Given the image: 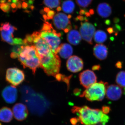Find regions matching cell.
Returning a JSON list of instances; mask_svg holds the SVG:
<instances>
[{
	"label": "cell",
	"mask_w": 125,
	"mask_h": 125,
	"mask_svg": "<svg viewBox=\"0 0 125 125\" xmlns=\"http://www.w3.org/2000/svg\"><path fill=\"white\" fill-rule=\"evenodd\" d=\"M108 49L105 45L101 44H97L94 47V55L100 60H104L107 57Z\"/></svg>",
	"instance_id": "cell-15"
},
{
	"label": "cell",
	"mask_w": 125,
	"mask_h": 125,
	"mask_svg": "<svg viewBox=\"0 0 125 125\" xmlns=\"http://www.w3.org/2000/svg\"><path fill=\"white\" fill-rule=\"evenodd\" d=\"M6 79L13 86L21 84L25 79V74L22 71L17 68H10L6 71Z\"/></svg>",
	"instance_id": "cell-6"
},
{
	"label": "cell",
	"mask_w": 125,
	"mask_h": 125,
	"mask_svg": "<svg viewBox=\"0 0 125 125\" xmlns=\"http://www.w3.org/2000/svg\"><path fill=\"white\" fill-rule=\"evenodd\" d=\"M102 111L104 114H107L110 111V108L108 107L104 106L103 107Z\"/></svg>",
	"instance_id": "cell-29"
},
{
	"label": "cell",
	"mask_w": 125,
	"mask_h": 125,
	"mask_svg": "<svg viewBox=\"0 0 125 125\" xmlns=\"http://www.w3.org/2000/svg\"><path fill=\"white\" fill-rule=\"evenodd\" d=\"M114 21L115 23L118 22L119 21V19L117 18H114Z\"/></svg>",
	"instance_id": "cell-44"
},
{
	"label": "cell",
	"mask_w": 125,
	"mask_h": 125,
	"mask_svg": "<svg viewBox=\"0 0 125 125\" xmlns=\"http://www.w3.org/2000/svg\"><path fill=\"white\" fill-rule=\"evenodd\" d=\"M67 17L69 18V19H71L72 17V16L71 14H69L67 15Z\"/></svg>",
	"instance_id": "cell-48"
},
{
	"label": "cell",
	"mask_w": 125,
	"mask_h": 125,
	"mask_svg": "<svg viewBox=\"0 0 125 125\" xmlns=\"http://www.w3.org/2000/svg\"><path fill=\"white\" fill-rule=\"evenodd\" d=\"M44 9V11H45V13H47L50 10V8L48 7H43Z\"/></svg>",
	"instance_id": "cell-36"
},
{
	"label": "cell",
	"mask_w": 125,
	"mask_h": 125,
	"mask_svg": "<svg viewBox=\"0 0 125 125\" xmlns=\"http://www.w3.org/2000/svg\"><path fill=\"white\" fill-rule=\"evenodd\" d=\"M87 11L85 9H81L80 11H79V14L81 15H83L85 14V13Z\"/></svg>",
	"instance_id": "cell-33"
},
{
	"label": "cell",
	"mask_w": 125,
	"mask_h": 125,
	"mask_svg": "<svg viewBox=\"0 0 125 125\" xmlns=\"http://www.w3.org/2000/svg\"><path fill=\"white\" fill-rule=\"evenodd\" d=\"M25 46V45L22 44H16L13 45L11 48L10 57L13 59L18 58Z\"/></svg>",
	"instance_id": "cell-22"
},
{
	"label": "cell",
	"mask_w": 125,
	"mask_h": 125,
	"mask_svg": "<svg viewBox=\"0 0 125 125\" xmlns=\"http://www.w3.org/2000/svg\"><path fill=\"white\" fill-rule=\"evenodd\" d=\"M15 118L19 121H23L26 119L28 115V108L24 104L21 103L16 104L12 108Z\"/></svg>",
	"instance_id": "cell-13"
},
{
	"label": "cell",
	"mask_w": 125,
	"mask_h": 125,
	"mask_svg": "<svg viewBox=\"0 0 125 125\" xmlns=\"http://www.w3.org/2000/svg\"><path fill=\"white\" fill-rule=\"evenodd\" d=\"M73 52V48L69 44L66 43L61 44L58 53L62 58L64 59L69 58L71 56Z\"/></svg>",
	"instance_id": "cell-19"
},
{
	"label": "cell",
	"mask_w": 125,
	"mask_h": 125,
	"mask_svg": "<svg viewBox=\"0 0 125 125\" xmlns=\"http://www.w3.org/2000/svg\"><path fill=\"white\" fill-rule=\"evenodd\" d=\"M92 69L94 71L99 70L101 69V66L99 65H95L93 66Z\"/></svg>",
	"instance_id": "cell-31"
},
{
	"label": "cell",
	"mask_w": 125,
	"mask_h": 125,
	"mask_svg": "<svg viewBox=\"0 0 125 125\" xmlns=\"http://www.w3.org/2000/svg\"><path fill=\"white\" fill-rule=\"evenodd\" d=\"M22 8L25 10H27L29 8V4L28 2L23 1L22 3Z\"/></svg>",
	"instance_id": "cell-30"
},
{
	"label": "cell",
	"mask_w": 125,
	"mask_h": 125,
	"mask_svg": "<svg viewBox=\"0 0 125 125\" xmlns=\"http://www.w3.org/2000/svg\"><path fill=\"white\" fill-rule=\"evenodd\" d=\"M67 39L72 45H77L80 42L82 37L79 31L75 30H73L68 33Z\"/></svg>",
	"instance_id": "cell-18"
},
{
	"label": "cell",
	"mask_w": 125,
	"mask_h": 125,
	"mask_svg": "<svg viewBox=\"0 0 125 125\" xmlns=\"http://www.w3.org/2000/svg\"><path fill=\"white\" fill-rule=\"evenodd\" d=\"M43 4L51 9L58 7L61 3V0H43Z\"/></svg>",
	"instance_id": "cell-24"
},
{
	"label": "cell",
	"mask_w": 125,
	"mask_h": 125,
	"mask_svg": "<svg viewBox=\"0 0 125 125\" xmlns=\"http://www.w3.org/2000/svg\"><path fill=\"white\" fill-rule=\"evenodd\" d=\"M24 12H25V13H29L31 12V11H30V10H25L23 11Z\"/></svg>",
	"instance_id": "cell-47"
},
{
	"label": "cell",
	"mask_w": 125,
	"mask_h": 125,
	"mask_svg": "<svg viewBox=\"0 0 125 125\" xmlns=\"http://www.w3.org/2000/svg\"><path fill=\"white\" fill-rule=\"evenodd\" d=\"M83 62L82 59L76 56H71L66 62L67 69L73 73H77L83 70Z\"/></svg>",
	"instance_id": "cell-11"
},
{
	"label": "cell",
	"mask_w": 125,
	"mask_h": 125,
	"mask_svg": "<svg viewBox=\"0 0 125 125\" xmlns=\"http://www.w3.org/2000/svg\"><path fill=\"white\" fill-rule=\"evenodd\" d=\"M108 83L101 81L90 86L80 95L91 102L102 101L106 94Z\"/></svg>",
	"instance_id": "cell-5"
},
{
	"label": "cell",
	"mask_w": 125,
	"mask_h": 125,
	"mask_svg": "<svg viewBox=\"0 0 125 125\" xmlns=\"http://www.w3.org/2000/svg\"><path fill=\"white\" fill-rule=\"evenodd\" d=\"M95 28L91 23L85 22L81 23L80 32L84 40L90 45L93 44V39L95 32Z\"/></svg>",
	"instance_id": "cell-9"
},
{
	"label": "cell",
	"mask_w": 125,
	"mask_h": 125,
	"mask_svg": "<svg viewBox=\"0 0 125 125\" xmlns=\"http://www.w3.org/2000/svg\"><path fill=\"white\" fill-rule=\"evenodd\" d=\"M80 84L85 88H88L97 81V77L93 71L90 70H85L79 75Z\"/></svg>",
	"instance_id": "cell-10"
},
{
	"label": "cell",
	"mask_w": 125,
	"mask_h": 125,
	"mask_svg": "<svg viewBox=\"0 0 125 125\" xmlns=\"http://www.w3.org/2000/svg\"><path fill=\"white\" fill-rule=\"evenodd\" d=\"M107 31L109 34L113 33L114 32V29L113 28H109L107 29Z\"/></svg>",
	"instance_id": "cell-35"
},
{
	"label": "cell",
	"mask_w": 125,
	"mask_h": 125,
	"mask_svg": "<svg viewBox=\"0 0 125 125\" xmlns=\"http://www.w3.org/2000/svg\"><path fill=\"white\" fill-rule=\"evenodd\" d=\"M85 15L86 17H90V16H91V14L89 12H88V11H87L86 12Z\"/></svg>",
	"instance_id": "cell-42"
},
{
	"label": "cell",
	"mask_w": 125,
	"mask_h": 125,
	"mask_svg": "<svg viewBox=\"0 0 125 125\" xmlns=\"http://www.w3.org/2000/svg\"><path fill=\"white\" fill-rule=\"evenodd\" d=\"M89 12L90 14H91V15L94 14V11L93 9H90L89 10Z\"/></svg>",
	"instance_id": "cell-41"
},
{
	"label": "cell",
	"mask_w": 125,
	"mask_h": 125,
	"mask_svg": "<svg viewBox=\"0 0 125 125\" xmlns=\"http://www.w3.org/2000/svg\"><path fill=\"white\" fill-rule=\"evenodd\" d=\"M72 111L78 117V122L83 125H106L109 120V116L102 110L87 106H74Z\"/></svg>",
	"instance_id": "cell-1"
},
{
	"label": "cell",
	"mask_w": 125,
	"mask_h": 125,
	"mask_svg": "<svg viewBox=\"0 0 125 125\" xmlns=\"http://www.w3.org/2000/svg\"><path fill=\"white\" fill-rule=\"evenodd\" d=\"M42 17L45 21H46L47 20V16L46 14L43 15Z\"/></svg>",
	"instance_id": "cell-39"
},
{
	"label": "cell",
	"mask_w": 125,
	"mask_h": 125,
	"mask_svg": "<svg viewBox=\"0 0 125 125\" xmlns=\"http://www.w3.org/2000/svg\"><path fill=\"white\" fill-rule=\"evenodd\" d=\"M10 3L8 2L1 4L0 5V9L5 13H8L10 10Z\"/></svg>",
	"instance_id": "cell-26"
},
{
	"label": "cell",
	"mask_w": 125,
	"mask_h": 125,
	"mask_svg": "<svg viewBox=\"0 0 125 125\" xmlns=\"http://www.w3.org/2000/svg\"><path fill=\"white\" fill-rule=\"evenodd\" d=\"M18 60L24 68L28 67L34 74L36 70L40 67V61L38 53L34 45H25Z\"/></svg>",
	"instance_id": "cell-2"
},
{
	"label": "cell",
	"mask_w": 125,
	"mask_h": 125,
	"mask_svg": "<svg viewBox=\"0 0 125 125\" xmlns=\"http://www.w3.org/2000/svg\"><path fill=\"white\" fill-rule=\"evenodd\" d=\"M1 95L6 102L11 104L15 102L17 100L18 90L14 86H7L2 90Z\"/></svg>",
	"instance_id": "cell-12"
},
{
	"label": "cell",
	"mask_w": 125,
	"mask_h": 125,
	"mask_svg": "<svg viewBox=\"0 0 125 125\" xmlns=\"http://www.w3.org/2000/svg\"><path fill=\"white\" fill-rule=\"evenodd\" d=\"M22 2L21 1H18L17 3H16V5H17V6L18 9H21L22 8Z\"/></svg>",
	"instance_id": "cell-34"
},
{
	"label": "cell",
	"mask_w": 125,
	"mask_h": 125,
	"mask_svg": "<svg viewBox=\"0 0 125 125\" xmlns=\"http://www.w3.org/2000/svg\"><path fill=\"white\" fill-rule=\"evenodd\" d=\"M1 4H0V5Z\"/></svg>",
	"instance_id": "cell-53"
},
{
	"label": "cell",
	"mask_w": 125,
	"mask_h": 125,
	"mask_svg": "<svg viewBox=\"0 0 125 125\" xmlns=\"http://www.w3.org/2000/svg\"><path fill=\"white\" fill-rule=\"evenodd\" d=\"M62 10V8L60 6H59L57 7L56 11L57 12H60Z\"/></svg>",
	"instance_id": "cell-40"
},
{
	"label": "cell",
	"mask_w": 125,
	"mask_h": 125,
	"mask_svg": "<svg viewBox=\"0 0 125 125\" xmlns=\"http://www.w3.org/2000/svg\"><path fill=\"white\" fill-rule=\"evenodd\" d=\"M40 13L41 14L43 15L44 14H45V12L44 11L43 9H42V10H40Z\"/></svg>",
	"instance_id": "cell-43"
},
{
	"label": "cell",
	"mask_w": 125,
	"mask_h": 125,
	"mask_svg": "<svg viewBox=\"0 0 125 125\" xmlns=\"http://www.w3.org/2000/svg\"><path fill=\"white\" fill-rule=\"evenodd\" d=\"M53 24L57 29L63 30L67 33L72 29L71 22L65 14L62 13L56 14L53 19Z\"/></svg>",
	"instance_id": "cell-7"
},
{
	"label": "cell",
	"mask_w": 125,
	"mask_h": 125,
	"mask_svg": "<svg viewBox=\"0 0 125 125\" xmlns=\"http://www.w3.org/2000/svg\"><path fill=\"white\" fill-rule=\"evenodd\" d=\"M0 125H2V124H1L0 123Z\"/></svg>",
	"instance_id": "cell-51"
},
{
	"label": "cell",
	"mask_w": 125,
	"mask_h": 125,
	"mask_svg": "<svg viewBox=\"0 0 125 125\" xmlns=\"http://www.w3.org/2000/svg\"><path fill=\"white\" fill-rule=\"evenodd\" d=\"M123 1H125V0H123Z\"/></svg>",
	"instance_id": "cell-52"
},
{
	"label": "cell",
	"mask_w": 125,
	"mask_h": 125,
	"mask_svg": "<svg viewBox=\"0 0 125 125\" xmlns=\"http://www.w3.org/2000/svg\"><path fill=\"white\" fill-rule=\"evenodd\" d=\"M39 32L41 37L49 45L53 52L56 54L58 53L61 45L62 33L57 32L51 24L46 21H44Z\"/></svg>",
	"instance_id": "cell-3"
},
{
	"label": "cell",
	"mask_w": 125,
	"mask_h": 125,
	"mask_svg": "<svg viewBox=\"0 0 125 125\" xmlns=\"http://www.w3.org/2000/svg\"><path fill=\"white\" fill-rule=\"evenodd\" d=\"M6 0H0V2L1 4L5 3Z\"/></svg>",
	"instance_id": "cell-46"
},
{
	"label": "cell",
	"mask_w": 125,
	"mask_h": 125,
	"mask_svg": "<svg viewBox=\"0 0 125 125\" xmlns=\"http://www.w3.org/2000/svg\"><path fill=\"white\" fill-rule=\"evenodd\" d=\"M122 94V90L120 86L115 84H111L107 86L106 90V94L107 98L112 101L118 100Z\"/></svg>",
	"instance_id": "cell-14"
},
{
	"label": "cell",
	"mask_w": 125,
	"mask_h": 125,
	"mask_svg": "<svg viewBox=\"0 0 125 125\" xmlns=\"http://www.w3.org/2000/svg\"><path fill=\"white\" fill-rule=\"evenodd\" d=\"M7 1H8V3H10L12 2V0H8Z\"/></svg>",
	"instance_id": "cell-49"
},
{
	"label": "cell",
	"mask_w": 125,
	"mask_h": 125,
	"mask_svg": "<svg viewBox=\"0 0 125 125\" xmlns=\"http://www.w3.org/2000/svg\"><path fill=\"white\" fill-rule=\"evenodd\" d=\"M115 66L117 68L121 69L122 67V62H118L116 64Z\"/></svg>",
	"instance_id": "cell-32"
},
{
	"label": "cell",
	"mask_w": 125,
	"mask_h": 125,
	"mask_svg": "<svg viewBox=\"0 0 125 125\" xmlns=\"http://www.w3.org/2000/svg\"><path fill=\"white\" fill-rule=\"evenodd\" d=\"M97 13L103 18L109 17L111 14L112 10L110 5L105 2L99 4L97 7Z\"/></svg>",
	"instance_id": "cell-16"
},
{
	"label": "cell",
	"mask_w": 125,
	"mask_h": 125,
	"mask_svg": "<svg viewBox=\"0 0 125 125\" xmlns=\"http://www.w3.org/2000/svg\"><path fill=\"white\" fill-rule=\"evenodd\" d=\"M10 6L12 9V11L13 13H15L17 11L18 7L16 4L14 3H11L10 4Z\"/></svg>",
	"instance_id": "cell-28"
},
{
	"label": "cell",
	"mask_w": 125,
	"mask_h": 125,
	"mask_svg": "<svg viewBox=\"0 0 125 125\" xmlns=\"http://www.w3.org/2000/svg\"><path fill=\"white\" fill-rule=\"evenodd\" d=\"M75 8V5L73 1L70 0H66L62 4V10L67 14L72 13Z\"/></svg>",
	"instance_id": "cell-20"
},
{
	"label": "cell",
	"mask_w": 125,
	"mask_h": 125,
	"mask_svg": "<svg viewBox=\"0 0 125 125\" xmlns=\"http://www.w3.org/2000/svg\"><path fill=\"white\" fill-rule=\"evenodd\" d=\"M56 12L54 10H50L47 13L48 20L53 19L54 16L55 15Z\"/></svg>",
	"instance_id": "cell-27"
},
{
	"label": "cell",
	"mask_w": 125,
	"mask_h": 125,
	"mask_svg": "<svg viewBox=\"0 0 125 125\" xmlns=\"http://www.w3.org/2000/svg\"><path fill=\"white\" fill-rule=\"evenodd\" d=\"M17 28L9 22L1 24L0 35L2 41L13 45L14 42V33Z\"/></svg>",
	"instance_id": "cell-8"
},
{
	"label": "cell",
	"mask_w": 125,
	"mask_h": 125,
	"mask_svg": "<svg viewBox=\"0 0 125 125\" xmlns=\"http://www.w3.org/2000/svg\"><path fill=\"white\" fill-rule=\"evenodd\" d=\"M29 8L31 9V10H33L34 9H35V7H34V6L33 5H29Z\"/></svg>",
	"instance_id": "cell-38"
},
{
	"label": "cell",
	"mask_w": 125,
	"mask_h": 125,
	"mask_svg": "<svg viewBox=\"0 0 125 125\" xmlns=\"http://www.w3.org/2000/svg\"><path fill=\"white\" fill-rule=\"evenodd\" d=\"M13 111L10 108L3 107L0 109V121L4 123L10 122L13 118Z\"/></svg>",
	"instance_id": "cell-17"
},
{
	"label": "cell",
	"mask_w": 125,
	"mask_h": 125,
	"mask_svg": "<svg viewBox=\"0 0 125 125\" xmlns=\"http://www.w3.org/2000/svg\"><path fill=\"white\" fill-rule=\"evenodd\" d=\"M115 81L120 87L125 88V71L118 72L117 74Z\"/></svg>",
	"instance_id": "cell-23"
},
{
	"label": "cell",
	"mask_w": 125,
	"mask_h": 125,
	"mask_svg": "<svg viewBox=\"0 0 125 125\" xmlns=\"http://www.w3.org/2000/svg\"><path fill=\"white\" fill-rule=\"evenodd\" d=\"M34 1V0H28L27 2L28 4L29 5H33V4Z\"/></svg>",
	"instance_id": "cell-37"
},
{
	"label": "cell",
	"mask_w": 125,
	"mask_h": 125,
	"mask_svg": "<svg viewBox=\"0 0 125 125\" xmlns=\"http://www.w3.org/2000/svg\"><path fill=\"white\" fill-rule=\"evenodd\" d=\"M40 61V67L47 75L56 76L59 74L61 66L60 57L52 52L49 54L39 55Z\"/></svg>",
	"instance_id": "cell-4"
},
{
	"label": "cell",
	"mask_w": 125,
	"mask_h": 125,
	"mask_svg": "<svg viewBox=\"0 0 125 125\" xmlns=\"http://www.w3.org/2000/svg\"><path fill=\"white\" fill-rule=\"evenodd\" d=\"M94 41L97 43H103L107 40V34L105 31L98 30L94 33Z\"/></svg>",
	"instance_id": "cell-21"
},
{
	"label": "cell",
	"mask_w": 125,
	"mask_h": 125,
	"mask_svg": "<svg viewBox=\"0 0 125 125\" xmlns=\"http://www.w3.org/2000/svg\"><path fill=\"white\" fill-rule=\"evenodd\" d=\"M19 1V0H12V3H15V4Z\"/></svg>",
	"instance_id": "cell-45"
},
{
	"label": "cell",
	"mask_w": 125,
	"mask_h": 125,
	"mask_svg": "<svg viewBox=\"0 0 125 125\" xmlns=\"http://www.w3.org/2000/svg\"><path fill=\"white\" fill-rule=\"evenodd\" d=\"M20 1H24L25 0H20Z\"/></svg>",
	"instance_id": "cell-50"
},
{
	"label": "cell",
	"mask_w": 125,
	"mask_h": 125,
	"mask_svg": "<svg viewBox=\"0 0 125 125\" xmlns=\"http://www.w3.org/2000/svg\"><path fill=\"white\" fill-rule=\"evenodd\" d=\"M93 0H76V4L80 7L86 8L91 4Z\"/></svg>",
	"instance_id": "cell-25"
}]
</instances>
